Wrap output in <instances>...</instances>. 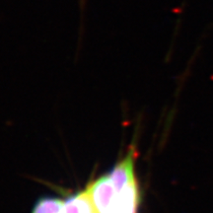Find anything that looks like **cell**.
Instances as JSON below:
<instances>
[{"instance_id":"cell-1","label":"cell","mask_w":213,"mask_h":213,"mask_svg":"<svg viewBox=\"0 0 213 213\" xmlns=\"http://www.w3.org/2000/svg\"><path fill=\"white\" fill-rule=\"evenodd\" d=\"M86 189L98 213H108L117 194L109 175L90 182Z\"/></svg>"},{"instance_id":"cell-2","label":"cell","mask_w":213,"mask_h":213,"mask_svg":"<svg viewBox=\"0 0 213 213\" xmlns=\"http://www.w3.org/2000/svg\"><path fill=\"white\" fill-rule=\"evenodd\" d=\"M135 148L130 147L128 153L123 159L121 160L110 172L109 176L114 185L117 192H119L125 187L136 182L134 173Z\"/></svg>"},{"instance_id":"cell-3","label":"cell","mask_w":213,"mask_h":213,"mask_svg":"<svg viewBox=\"0 0 213 213\" xmlns=\"http://www.w3.org/2000/svg\"><path fill=\"white\" fill-rule=\"evenodd\" d=\"M140 202L141 194L137 182H134L117 192L108 213H137Z\"/></svg>"},{"instance_id":"cell-4","label":"cell","mask_w":213,"mask_h":213,"mask_svg":"<svg viewBox=\"0 0 213 213\" xmlns=\"http://www.w3.org/2000/svg\"><path fill=\"white\" fill-rule=\"evenodd\" d=\"M61 213H98V211L87 189H85L65 200Z\"/></svg>"},{"instance_id":"cell-5","label":"cell","mask_w":213,"mask_h":213,"mask_svg":"<svg viewBox=\"0 0 213 213\" xmlns=\"http://www.w3.org/2000/svg\"><path fill=\"white\" fill-rule=\"evenodd\" d=\"M64 201L56 197H42L35 204L32 213H61Z\"/></svg>"}]
</instances>
